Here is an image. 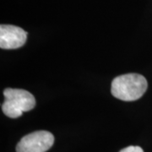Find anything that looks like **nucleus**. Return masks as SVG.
I'll use <instances>...</instances> for the list:
<instances>
[{
	"label": "nucleus",
	"mask_w": 152,
	"mask_h": 152,
	"mask_svg": "<svg viewBox=\"0 0 152 152\" xmlns=\"http://www.w3.org/2000/svg\"><path fill=\"white\" fill-rule=\"evenodd\" d=\"M148 87L146 79L139 74L118 76L112 82L111 92L114 97L125 102H133L142 97Z\"/></svg>",
	"instance_id": "nucleus-1"
},
{
	"label": "nucleus",
	"mask_w": 152,
	"mask_h": 152,
	"mask_svg": "<svg viewBox=\"0 0 152 152\" xmlns=\"http://www.w3.org/2000/svg\"><path fill=\"white\" fill-rule=\"evenodd\" d=\"M4 102L2 110L7 117L17 118L23 113L32 110L36 106V99L31 93L22 89L7 88L4 91Z\"/></svg>",
	"instance_id": "nucleus-2"
},
{
	"label": "nucleus",
	"mask_w": 152,
	"mask_h": 152,
	"mask_svg": "<svg viewBox=\"0 0 152 152\" xmlns=\"http://www.w3.org/2000/svg\"><path fill=\"white\" fill-rule=\"evenodd\" d=\"M53 143V134L45 130L36 131L22 138L17 144L16 152H46Z\"/></svg>",
	"instance_id": "nucleus-3"
},
{
	"label": "nucleus",
	"mask_w": 152,
	"mask_h": 152,
	"mask_svg": "<svg viewBox=\"0 0 152 152\" xmlns=\"http://www.w3.org/2000/svg\"><path fill=\"white\" fill-rule=\"evenodd\" d=\"M27 39V32L22 28L12 25H1L0 48L17 49L24 46Z\"/></svg>",
	"instance_id": "nucleus-4"
},
{
	"label": "nucleus",
	"mask_w": 152,
	"mask_h": 152,
	"mask_svg": "<svg viewBox=\"0 0 152 152\" xmlns=\"http://www.w3.org/2000/svg\"><path fill=\"white\" fill-rule=\"evenodd\" d=\"M119 152H144V151H143L141 147L131 145V146H128L124 148V149H123Z\"/></svg>",
	"instance_id": "nucleus-5"
}]
</instances>
